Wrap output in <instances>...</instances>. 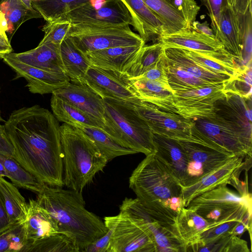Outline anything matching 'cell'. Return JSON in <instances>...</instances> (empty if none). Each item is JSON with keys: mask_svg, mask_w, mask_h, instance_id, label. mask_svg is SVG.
<instances>
[{"mask_svg": "<svg viewBox=\"0 0 252 252\" xmlns=\"http://www.w3.org/2000/svg\"><path fill=\"white\" fill-rule=\"evenodd\" d=\"M14 158L40 183L63 185L60 126L48 109L38 105L13 111L4 125Z\"/></svg>", "mask_w": 252, "mask_h": 252, "instance_id": "cell-1", "label": "cell"}, {"mask_svg": "<svg viewBox=\"0 0 252 252\" xmlns=\"http://www.w3.org/2000/svg\"><path fill=\"white\" fill-rule=\"evenodd\" d=\"M146 156L132 172L129 187L155 220L173 226L185 207L181 185L154 153Z\"/></svg>", "mask_w": 252, "mask_h": 252, "instance_id": "cell-2", "label": "cell"}, {"mask_svg": "<svg viewBox=\"0 0 252 252\" xmlns=\"http://www.w3.org/2000/svg\"><path fill=\"white\" fill-rule=\"evenodd\" d=\"M37 194L36 200L48 212L58 232L71 238L79 252L107 232L104 221L85 208L82 193L45 185Z\"/></svg>", "mask_w": 252, "mask_h": 252, "instance_id": "cell-3", "label": "cell"}, {"mask_svg": "<svg viewBox=\"0 0 252 252\" xmlns=\"http://www.w3.org/2000/svg\"><path fill=\"white\" fill-rule=\"evenodd\" d=\"M60 132L63 185L82 193L108 161L81 129L64 123L60 126Z\"/></svg>", "mask_w": 252, "mask_h": 252, "instance_id": "cell-4", "label": "cell"}, {"mask_svg": "<svg viewBox=\"0 0 252 252\" xmlns=\"http://www.w3.org/2000/svg\"><path fill=\"white\" fill-rule=\"evenodd\" d=\"M107 126L115 141L123 147L147 156L155 152L153 133L132 101L104 98Z\"/></svg>", "mask_w": 252, "mask_h": 252, "instance_id": "cell-5", "label": "cell"}, {"mask_svg": "<svg viewBox=\"0 0 252 252\" xmlns=\"http://www.w3.org/2000/svg\"><path fill=\"white\" fill-rule=\"evenodd\" d=\"M177 140L188 160L186 177L182 187L195 183L236 156L200 132L193 123L190 138Z\"/></svg>", "mask_w": 252, "mask_h": 252, "instance_id": "cell-6", "label": "cell"}, {"mask_svg": "<svg viewBox=\"0 0 252 252\" xmlns=\"http://www.w3.org/2000/svg\"><path fill=\"white\" fill-rule=\"evenodd\" d=\"M186 207L210 222L241 220L252 210V195L249 192L238 194L226 185H221L198 195Z\"/></svg>", "mask_w": 252, "mask_h": 252, "instance_id": "cell-7", "label": "cell"}, {"mask_svg": "<svg viewBox=\"0 0 252 252\" xmlns=\"http://www.w3.org/2000/svg\"><path fill=\"white\" fill-rule=\"evenodd\" d=\"M68 36L85 55L107 48L146 44L129 25L72 24Z\"/></svg>", "mask_w": 252, "mask_h": 252, "instance_id": "cell-8", "label": "cell"}, {"mask_svg": "<svg viewBox=\"0 0 252 252\" xmlns=\"http://www.w3.org/2000/svg\"><path fill=\"white\" fill-rule=\"evenodd\" d=\"M112 228L107 252H157L154 236L143 219L120 211L104 219Z\"/></svg>", "mask_w": 252, "mask_h": 252, "instance_id": "cell-9", "label": "cell"}, {"mask_svg": "<svg viewBox=\"0 0 252 252\" xmlns=\"http://www.w3.org/2000/svg\"><path fill=\"white\" fill-rule=\"evenodd\" d=\"M225 95L214 104L215 118L233 132L251 152L252 137V97L224 92Z\"/></svg>", "mask_w": 252, "mask_h": 252, "instance_id": "cell-10", "label": "cell"}, {"mask_svg": "<svg viewBox=\"0 0 252 252\" xmlns=\"http://www.w3.org/2000/svg\"><path fill=\"white\" fill-rule=\"evenodd\" d=\"M225 95L224 83L174 91L178 114L188 120L214 116L215 102Z\"/></svg>", "mask_w": 252, "mask_h": 252, "instance_id": "cell-11", "label": "cell"}, {"mask_svg": "<svg viewBox=\"0 0 252 252\" xmlns=\"http://www.w3.org/2000/svg\"><path fill=\"white\" fill-rule=\"evenodd\" d=\"M82 84L103 98L129 101L139 99L129 77L125 72L91 65L84 77Z\"/></svg>", "mask_w": 252, "mask_h": 252, "instance_id": "cell-12", "label": "cell"}, {"mask_svg": "<svg viewBox=\"0 0 252 252\" xmlns=\"http://www.w3.org/2000/svg\"><path fill=\"white\" fill-rule=\"evenodd\" d=\"M132 102L153 133L176 140H187L190 138L191 120L177 113L163 111L155 105L139 99Z\"/></svg>", "mask_w": 252, "mask_h": 252, "instance_id": "cell-13", "label": "cell"}, {"mask_svg": "<svg viewBox=\"0 0 252 252\" xmlns=\"http://www.w3.org/2000/svg\"><path fill=\"white\" fill-rule=\"evenodd\" d=\"M72 24L132 25L130 13L120 0H106L98 8L89 3L63 16Z\"/></svg>", "mask_w": 252, "mask_h": 252, "instance_id": "cell-14", "label": "cell"}, {"mask_svg": "<svg viewBox=\"0 0 252 252\" xmlns=\"http://www.w3.org/2000/svg\"><path fill=\"white\" fill-rule=\"evenodd\" d=\"M1 59L15 72L18 77L24 78L27 81V86L32 94L52 93L70 81L64 73L33 67L18 60L10 53L4 55Z\"/></svg>", "mask_w": 252, "mask_h": 252, "instance_id": "cell-15", "label": "cell"}, {"mask_svg": "<svg viewBox=\"0 0 252 252\" xmlns=\"http://www.w3.org/2000/svg\"><path fill=\"white\" fill-rule=\"evenodd\" d=\"M120 211L127 212L143 219L154 236L157 252H186V246L174 227L161 224L155 220L137 198L126 197L120 206Z\"/></svg>", "mask_w": 252, "mask_h": 252, "instance_id": "cell-16", "label": "cell"}, {"mask_svg": "<svg viewBox=\"0 0 252 252\" xmlns=\"http://www.w3.org/2000/svg\"><path fill=\"white\" fill-rule=\"evenodd\" d=\"M244 158L235 156L222 166L209 173L195 183L182 187V197L186 207L190 201L198 195L221 185H231L239 177L246 162Z\"/></svg>", "mask_w": 252, "mask_h": 252, "instance_id": "cell-17", "label": "cell"}, {"mask_svg": "<svg viewBox=\"0 0 252 252\" xmlns=\"http://www.w3.org/2000/svg\"><path fill=\"white\" fill-rule=\"evenodd\" d=\"M52 94L67 100L107 126L103 98L86 85L70 81Z\"/></svg>", "mask_w": 252, "mask_h": 252, "instance_id": "cell-18", "label": "cell"}, {"mask_svg": "<svg viewBox=\"0 0 252 252\" xmlns=\"http://www.w3.org/2000/svg\"><path fill=\"white\" fill-rule=\"evenodd\" d=\"M155 152L182 186L186 177L188 160L176 139L153 133Z\"/></svg>", "mask_w": 252, "mask_h": 252, "instance_id": "cell-19", "label": "cell"}, {"mask_svg": "<svg viewBox=\"0 0 252 252\" xmlns=\"http://www.w3.org/2000/svg\"><path fill=\"white\" fill-rule=\"evenodd\" d=\"M158 42L165 48L172 47L203 53L216 52L225 50L216 38L199 33L191 29L161 35Z\"/></svg>", "mask_w": 252, "mask_h": 252, "instance_id": "cell-20", "label": "cell"}, {"mask_svg": "<svg viewBox=\"0 0 252 252\" xmlns=\"http://www.w3.org/2000/svg\"><path fill=\"white\" fill-rule=\"evenodd\" d=\"M128 9L132 26L143 41L158 42L163 34L161 23L143 0H120Z\"/></svg>", "mask_w": 252, "mask_h": 252, "instance_id": "cell-21", "label": "cell"}, {"mask_svg": "<svg viewBox=\"0 0 252 252\" xmlns=\"http://www.w3.org/2000/svg\"><path fill=\"white\" fill-rule=\"evenodd\" d=\"M190 120L200 132L235 156L243 158L252 157V152L245 147L233 132L220 124L214 116Z\"/></svg>", "mask_w": 252, "mask_h": 252, "instance_id": "cell-22", "label": "cell"}, {"mask_svg": "<svg viewBox=\"0 0 252 252\" xmlns=\"http://www.w3.org/2000/svg\"><path fill=\"white\" fill-rule=\"evenodd\" d=\"M51 107L53 115L58 121L73 126L83 125L101 129L115 141L113 131L104 123L53 94L51 98Z\"/></svg>", "mask_w": 252, "mask_h": 252, "instance_id": "cell-23", "label": "cell"}, {"mask_svg": "<svg viewBox=\"0 0 252 252\" xmlns=\"http://www.w3.org/2000/svg\"><path fill=\"white\" fill-rule=\"evenodd\" d=\"M129 79L139 99L152 104L163 111L178 114L174 103V91L170 87L143 78Z\"/></svg>", "mask_w": 252, "mask_h": 252, "instance_id": "cell-24", "label": "cell"}, {"mask_svg": "<svg viewBox=\"0 0 252 252\" xmlns=\"http://www.w3.org/2000/svg\"><path fill=\"white\" fill-rule=\"evenodd\" d=\"M60 45L53 43L38 44L35 48L21 53H10L21 62L42 70L64 73Z\"/></svg>", "mask_w": 252, "mask_h": 252, "instance_id": "cell-25", "label": "cell"}, {"mask_svg": "<svg viewBox=\"0 0 252 252\" xmlns=\"http://www.w3.org/2000/svg\"><path fill=\"white\" fill-rule=\"evenodd\" d=\"M144 46L110 48L94 51L86 55L92 65L104 69L125 72L128 65L134 60Z\"/></svg>", "mask_w": 252, "mask_h": 252, "instance_id": "cell-26", "label": "cell"}, {"mask_svg": "<svg viewBox=\"0 0 252 252\" xmlns=\"http://www.w3.org/2000/svg\"><path fill=\"white\" fill-rule=\"evenodd\" d=\"M216 38L224 49L243 65L238 15L231 5L224 8L220 14Z\"/></svg>", "mask_w": 252, "mask_h": 252, "instance_id": "cell-27", "label": "cell"}, {"mask_svg": "<svg viewBox=\"0 0 252 252\" xmlns=\"http://www.w3.org/2000/svg\"><path fill=\"white\" fill-rule=\"evenodd\" d=\"M25 223L28 244L59 233L48 212L33 199L28 203Z\"/></svg>", "mask_w": 252, "mask_h": 252, "instance_id": "cell-28", "label": "cell"}, {"mask_svg": "<svg viewBox=\"0 0 252 252\" xmlns=\"http://www.w3.org/2000/svg\"><path fill=\"white\" fill-rule=\"evenodd\" d=\"M220 224L209 222L193 210L184 207L178 215L173 226L187 247L197 242L203 232Z\"/></svg>", "mask_w": 252, "mask_h": 252, "instance_id": "cell-29", "label": "cell"}, {"mask_svg": "<svg viewBox=\"0 0 252 252\" xmlns=\"http://www.w3.org/2000/svg\"><path fill=\"white\" fill-rule=\"evenodd\" d=\"M181 49L189 58L201 66L216 73L234 77L242 66L237 59L225 50L203 53Z\"/></svg>", "mask_w": 252, "mask_h": 252, "instance_id": "cell-30", "label": "cell"}, {"mask_svg": "<svg viewBox=\"0 0 252 252\" xmlns=\"http://www.w3.org/2000/svg\"><path fill=\"white\" fill-rule=\"evenodd\" d=\"M64 74L70 82L82 84L83 79L92 65L88 56L80 51L68 36L60 45Z\"/></svg>", "mask_w": 252, "mask_h": 252, "instance_id": "cell-31", "label": "cell"}, {"mask_svg": "<svg viewBox=\"0 0 252 252\" xmlns=\"http://www.w3.org/2000/svg\"><path fill=\"white\" fill-rule=\"evenodd\" d=\"M167 59L175 65L194 76L212 84L223 83L232 76L211 71L189 58L180 48H165Z\"/></svg>", "mask_w": 252, "mask_h": 252, "instance_id": "cell-32", "label": "cell"}, {"mask_svg": "<svg viewBox=\"0 0 252 252\" xmlns=\"http://www.w3.org/2000/svg\"><path fill=\"white\" fill-rule=\"evenodd\" d=\"M0 200L12 224L26 220L28 203L13 184L0 177Z\"/></svg>", "mask_w": 252, "mask_h": 252, "instance_id": "cell-33", "label": "cell"}, {"mask_svg": "<svg viewBox=\"0 0 252 252\" xmlns=\"http://www.w3.org/2000/svg\"><path fill=\"white\" fill-rule=\"evenodd\" d=\"M143 0L161 23L162 34L174 33L191 29L183 16L164 0Z\"/></svg>", "mask_w": 252, "mask_h": 252, "instance_id": "cell-34", "label": "cell"}, {"mask_svg": "<svg viewBox=\"0 0 252 252\" xmlns=\"http://www.w3.org/2000/svg\"><path fill=\"white\" fill-rule=\"evenodd\" d=\"M165 55V47L160 42L146 44L126 68L125 73L130 78H135L153 68Z\"/></svg>", "mask_w": 252, "mask_h": 252, "instance_id": "cell-35", "label": "cell"}, {"mask_svg": "<svg viewBox=\"0 0 252 252\" xmlns=\"http://www.w3.org/2000/svg\"><path fill=\"white\" fill-rule=\"evenodd\" d=\"M0 161L3 165L6 176L15 186L38 194L44 184L26 170L14 158L0 154Z\"/></svg>", "mask_w": 252, "mask_h": 252, "instance_id": "cell-36", "label": "cell"}, {"mask_svg": "<svg viewBox=\"0 0 252 252\" xmlns=\"http://www.w3.org/2000/svg\"><path fill=\"white\" fill-rule=\"evenodd\" d=\"M92 0H37L32 1V7L46 22L62 18L67 13L89 3Z\"/></svg>", "mask_w": 252, "mask_h": 252, "instance_id": "cell-37", "label": "cell"}, {"mask_svg": "<svg viewBox=\"0 0 252 252\" xmlns=\"http://www.w3.org/2000/svg\"><path fill=\"white\" fill-rule=\"evenodd\" d=\"M74 127L81 129L93 140L108 162L120 156L137 153L132 150L123 147L118 144L107 133L101 129L83 125Z\"/></svg>", "mask_w": 252, "mask_h": 252, "instance_id": "cell-38", "label": "cell"}, {"mask_svg": "<svg viewBox=\"0 0 252 252\" xmlns=\"http://www.w3.org/2000/svg\"><path fill=\"white\" fill-rule=\"evenodd\" d=\"M0 10L7 23V31L12 35L25 22L33 18H42L35 10L29 9L21 0H0Z\"/></svg>", "mask_w": 252, "mask_h": 252, "instance_id": "cell-39", "label": "cell"}, {"mask_svg": "<svg viewBox=\"0 0 252 252\" xmlns=\"http://www.w3.org/2000/svg\"><path fill=\"white\" fill-rule=\"evenodd\" d=\"M26 252H79V250L71 238L57 233L29 243Z\"/></svg>", "mask_w": 252, "mask_h": 252, "instance_id": "cell-40", "label": "cell"}, {"mask_svg": "<svg viewBox=\"0 0 252 252\" xmlns=\"http://www.w3.org/2000/svg\"><path fill=\"white\" fill-rule=\"evenodd\" d=\"M28 245L25 221L15 223L0 233V252H26Z\"/></svg>", "mask_w": 252, "mask_h": 252, "instance_id": "cell-41", "label": "cell"}, {"mask_svg": "<svg viewBox=\"0 0 252 252\" xmlns=\"http://www.w3.org/2000/svg\"><path fill=\"white\" fill-rule=\"evenodd\" d=\"M166 72L168 84L173 91L192 89L212 84L180 68L168 59Z\"/></svg>", "mask_w": 252, "mask_h": 252, "instance_id": "cell-42", "label": "cell"}, {"mask_svg": "<svg viewBox=\"0 0 252 252\" xmlns=\"http://www.w3.org/2000/svg\"><path fill=\"white\" fill-rule=\"evenodd\" d=\"M251 65H243L234 77L224 83V92H232L246 98L252 97Z\"/></svg>", "mask_w": 252, "mask_h": 252, "instance_id": "cell-43", "label": "cell"}, {"mask_svg": "<svg viewBox=\"0 0 252 252\" xmlns=\"http://www.w3.org/2000/svg\"><path fill=\"white\" fill-rule=\"evenodd\" d=\"M71 26V23L64 18L46 22L42 28L44 35L39 44L51 43L60 45L64 39L68 37Z\"/></svg>", "mask_w": 252, "mask_h": 252, "instance_id": "cell-44", "label": "cell"}, {"mask_svg": "<svg viewBox=\"0 0 252 252\" xmlns=\"http://www.w3.org/2000/svg\"><path fill=\"white\" fill-rule=\"evenodd\" d=\"M238 15L242 47V64L247 65L252 63V10Z\"/></svg>", "mask_w": 252, "mask_h": 252, "instance_id": "cell-45", "label": "cell"}, {"mask_svg": "<svg viewBox=\"0 0 252 252\" xmlns=\"http://www.w3.org/2000/svg\"><path fill=\"white\" fill-rule=\"evenodd\" d=\"M184 18L188 26L195 21L200 7L194 0H164Z\"/></svg>", "mask_w": 252, "mask_h": 252, "instance_id": "cell-46", "label": "cell"}, {"mask_svg": "<svg viewBox=\"0 0 252 252\" xmlns=\"http://www.w3.org/2000/svg\"><path fill=\"white\" fill-rule=\"evenodd\" d=\"M211 19V26L216 37L219 33L220 14L226 7L231 5V0H202Z\"/></svg>", "mask_w": 252, "mask_h": 252, "instance_id": "cell-47", "label": "cell"}, {"mask_svg": "<svg viewBox=\"0 0 252 252\" xmlns=\"http://www.w3.org/2000/svg\"><path fill=\"white\" fill-rule=\"evenodd\" d=\"M167 63V59L165 54L161 61L154 67L147 71L139 76L130 79L146 78L158 82L167 87H170L166 72Z\"/></svg>", "mask_w": 252, "mask_h": 252, "instance_id": "cell-48", "label": "cell"}, {"mask_svg": "<svg viewBox=\"0 0 252 252\" xmlns=\"http://www.w3.org/2000/svg\"><path fill=\"white\" fill-rule=\"evenodd\" d=\"M107 232L88 247L84 252H107L112 228L108 226Z\"/></svg>", "mask_w": 252, "mask_h": 252, "instance_id": "cell-49", "label": "cell"}, {"mask_svg": "<svg viewBox=\"0 0 252 252\" xmlns=\"http://www.w3.org/2000/svg\"><path fill=\"white\" fill-rule=\"evenodd\" d=\"M223 252H250L247 243L238 236L232 235L227 241Z\"/></svg>", "mask_w": 252, "mask_h": 252, "instance_id": "cell-50", "label": "cell"}, {"mask_svg": "<svg viewBox=\"0 0 252 252\" xmlns=\"http://www.w3.org/2000/svg\"><path fill=\"white\" fill-rule=\"evenodd\" d=\"M0 154L14 157V150L5 130L4 125L0 124Z\"/></svg>", "mask_w": 252, "mask_h": 252, "instance_id": "cell-51", "label": "cell"}, {"mask_svg": "<svg viewBox=\"0 0 252 252\" xmlns=\"http://www.w3.org/2000/svg\"><path fill=\"white\" fill-rule=\"evenodd\" d=\"M231 4L235 11L239 14H244L252 10V0H231Z\"/></svg>", "mask_w": 252, "mask_h": 252, "instance_id": "cell-52", "label": "cell"}, {"mask_svg": "<svg viewBox=\"0 0 252 252\" xmlns=\"http://www.w3.org/2000/svg\"><path fill=\"white\" fill-rule=\"evenodd\" d=\"M191 29L199 33L207 35L212 37L216 38L212 29L209 26L207 21L200 23L196 20L191 25Z\"/></svg>", "mask_w": 252, "mask_h": 252, "instance_id": "cell-53", "label": "cell"}, {"mask_svg": "<svg viewBox=\"0 0 252 252\" xmlns=\"http://www.w3.org/2000/svg\"><path fill=\"white\" fill-rule=\"evenodd\" d=\"M7 23L3 13L0 10V41L7 44H10L7 35Z\"/></svg>", "mask_w": 252, "mask_h": 252, "instance_id": "cell-54", "label": "cell"}, {"mask_svg": "<svg viewBox=\"0 0 252 252\" xmlns=\"http://www.w3.org/2000/svg\"><path fill=\"white\" fill-rule=\"evenodd\" d=\"M12 224L0 200V233Z\"/></svg>", "mask_w": 252, "mask_h": 252, "instance_id": "cell-55", "label": "cell"}, {"mask_svg": "<svg viewBox=\"0 0 252 252\" xmlns=\"http://www.w3.org/2000/svg\"><path fill=\"white\" fill-rule=\"evenodd\" d=\"M13 49L11 44H7L0 41V58L5 54L12 52Z\"/></svg>", "mask_w": 252, "mask_h": 252, "instance_id": "cell-56", "label": "cell"}, {"mask_svg": "<svg viewBox=\"0 0 252 252\" xmlns=\"http://www.w3.org/2000/svg\"><path fill=\"white\" fill-rule=\"evenodd\" d=\"M26 6L30 10H35L32 6L31 0H21Z\"/></svg>", "mask_w": 252, "mask_h": 252, "instance_id": "cell-57", "label": "cell"}, {"mask_svg": "<svg viewBox=\"0 0 252 252\" xmlns=\"http://www.w3.org/2000/svg\"><path fill=\"white\" fill-rule=\"evenodd\" d=\"M6 173L5 170V168L1 163V162L0 161V177H6Z\"/></svg>", "mask_w": 252, "mask_h": 252, "instance_id": "cell-58", "label": "cell"}, {"mask_svg": "<svg viewBox=\"0 0 252 252\" xmlns=\"http://www.w3.org/2000/svg\"><path fill=\"white\" fill-rule=\"evenodd\" d=\"M3 120L1 118V115H0V122H3Z\"/></svg>", "mask_w": 252, "mask_h": 252, "instance_id": "cell-59", "label": "cell"}, {"mask_svg": "<svg viewBox=\"0 0 252 252\" xmlns=\"http://www.w3.org/2000/svg\"><path fill=\"white\" fill-rule=\"evenodd\" d=\"M32 1H33V0H31Z\"/></svg>", "mask_w": 252, "mask_h": 252, "instance_id": "cell-60", "label": "cell"}]
</instances>
